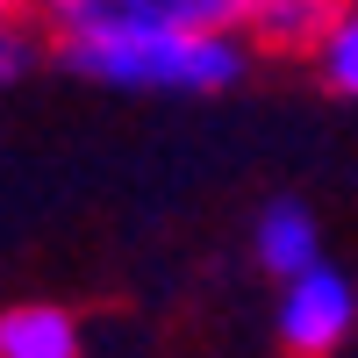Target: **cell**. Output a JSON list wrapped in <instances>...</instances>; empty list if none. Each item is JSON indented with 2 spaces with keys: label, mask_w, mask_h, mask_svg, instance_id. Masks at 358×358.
Instances as JSON below:
<instances>
[{
  "label": "cell",
  "mask_w": 358,
  "mask_h": 358,
  "mask_svg": "<svg viewBox=\"0 0 358 358\" xmlns=\"http://www.w3.org/2000/svg\"><path fill=\"white\" fill-rule=\"evenodd\" d=\"M36 50H50L43 22H29V15H15L8 0H0V86H15L29 65H36Z\"/></svg>",
  "instance_id": "ba28073f"
},
{
  "label": "cell",
  "mask_w": 358,
  "mask_h": 358,
  "mask_svg": "<svg viewBox=\"0 0 358 358\" xmlns=\"http://www.w3.org/2000/svg\"><path fill=\"white\" fill-rule=\"evenodd\" d=\"M8 8H15V15H29V22H50L65 0H8Z\"/></svg>",
  "instance_id": "9c48e42d"
},
{
  "label": "cell",
  "mask_w": 358,
  "mask_h": 358,
  "mask_svg": "<svg viewBox=\"0 0 358 358\" xmlns=\"http://www.w3.org/2000/svg\"><path fill=\"white\" fill-rule=\"evenodd\" d=\"M50 57L115 94H229L251 72L244 29H179L136 15H50Z\"/></svg>",
  "instance_id": "6da1fadb"
},
{
  "label": "cell",
  "mask_w": 358,
  "mask_h": 358,
  "mask_svg": "<svg viewBox=\"0 0 358 358\" xmlns=\"http://www.w3.org/2000/svg\"><path fill=\"white\" fill-rule=\"evenodd\" d=\"M57 15H136V22H179V29H236L244 0H65Z\"/></svg>",
  "instance_id": "8992f818"
},
{
  "label": "cell",
  "mask_w": 358,
  "mask_h": 358,
  "mask_svg": "<svg viewBox=\"0 0 358 358\" xmlns=\"http://www.w3.org/2000/svg\"><path fill=\"white\" fill-rule=\"evenodd\" d=\"M315 72H322V86H330V94L358 101V8H344V15H337L330 43L315 50Z\"/></svg>",
  "instance_id": "52a82bcc"
},
{
  "label": "cell",
  "mask_w": 358,
  "mask_h": 358,
  "mask_svg": "<svg viewBox=\"0 0 358 358\" xmlns=\"http://www.w3.org/2000/svg\"><path fill=\"white\" fill-rule=\"evenodd\" d=\"M344 8H358V0H344Z\"/></svg>",
  "instance_id": "30bf717a"
},
{
  "label": "cell",
  "mask_w": 358,
  "mask_h": 358,
  "mask_svg": "<svg viewBox=\"0 0 358 358\" xmlns=\"http://www.w3.org/2000/svg\"><path fill=\"white\" fill-rule=\"evenodd\" d=\"M344 15V0H244V43L258 57H308L330 43V29Z\"/></svg>",
  "instance_id": "3957f363"
},
{
  "label": "cell",
  "mask_w": 358,
  "mask_h": 358,
  "mask_svg": "<svg viewBox=\"0 0 358 358\" xmlns=\"http://www.w3.org/2000/svg\"><path fill=\"white\" fill-rule=\"evenodd\" d=\"M0 358H86V322L65 301L0 308Z\"/></svg>",
  "instance_id": "5b68a950"
},
{
  "label": "cell",
  "mask_w": 358,
  "mask_h": 358,
  "mask_svg": "<svg viewBox=\"0 0 358 358\" xmlns=\"http://www.w3.org/2000/svg\"><path fill=\"white\" fill-rule=\"evenodd\" d=\"M251 244H258V265L273 280H294V273H308V265H322V229H315V208L308 201H265L258 208V222H251Z\"/></svg>",
  "instance_id": "277c9868"
},
{
  "label": "cell",
  "mask_w": 358,
  "mask_h": 358,
  "mask_svg": "<svg viewBox=\"0 0 358 358\" xmlns=\"http://www.w3.org/2000/svg\"><path fill=\"white\" fill-rule=\"evenodd\" d=\"M273 330L287 358H337L358 330V287L351 273H337L330 258L308 265V273L280 280V308H273Z\"/></svg>",
  "instance_id": "7a4b0ae2"
}]
</instances>
